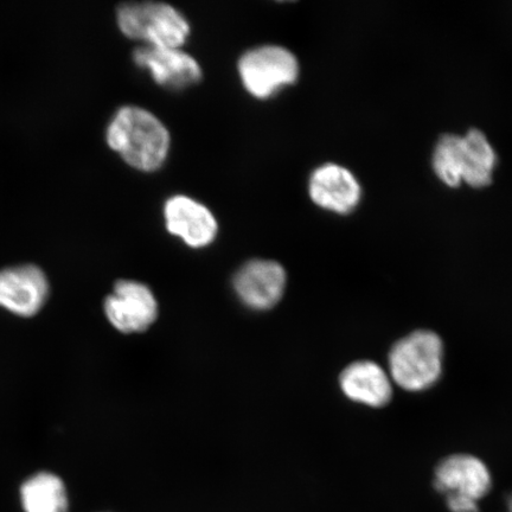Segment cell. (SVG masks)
I'll return each mask as SVG.
<instances>
[{"label": "cell", "mask_w": 512, "mask_h": 512, "mask_svg": "<svg viewBox=\"0 0 512 512\" xmlns=\"http://www.w3.org/2000/svg\"><path fill=\"white\" fill-rule=\"evenodd\" d=\"M106 143L133 169L153 172L164 165L171 149V136L162 120L146 108L120 107L108 121Z\"/></svg>", "instance_id": "cell-1"}, {"label": "cell", "mask_w": 512, "mask_h": 512, "mask_svg": "<svg viewBox=\"0 0 512 512\" xmlns=\"http://www.w3.org/2000/svg\"><path fill=\"white\" fill-rule=\"evenodd\" d=\"M444 343L435 332L418 330L400 339L389 352V376L407 392H424L440 379Z\"/></svg>", "instance_id": "cell-2"}, {"label": "cell", "mask_w": 512, "mask_h": 512, "mask_svg": "<svg viewBox=\"0 0 512 512\" xmlns=\"http://www.w3.org/2000/svg\"><path fill=\"white\" fill-rule=\"evenodd\" d=\"M117 24L123 34L147 47L182 48L191 28L187 17L169 3H124L117 9Z\"/></svg>", "instance_id": "cell-3"}, {"label": "cell", "mask_w": 512, "mask_h": 512, "mask_svg": "<svg viewBox=\"0 0 512 512\" xmlns=\"http://www.w3.org/2000/svg\"><path fill=\"white\" fill-rule=\"evenodd\" d=\"M53 297L49 274L36 262L23 261L0 267V312L18 320L42 315Z\"/></svg>", "instance_id": "cell-4"}, {"label": "cell", "mask_w": 512, "mask_h": 512, "mask_svg": "<svg viewBox=\"0 0 512 512\" xmlns=\"http://www.w3.org/2000/svg\"><path fill=\"white\" fill-rule=\"evenodd\" d=\"M238 72L246 91L256 99L266 100L297 82L300 64L291 50L264 44L240 56Z\"/></svg>", "instance_id": "cell-5"}, {"label": "cell", "mask_w": 512, "mask_h": 512, "mask_svg": "<svg viewBox=\"0 0 512 512\" xmlns=\"http://www.w3.org/2000/svg\"><path fill=\"white\" fill-rule=\"evenodd\" d=\"M108 322L123 334L143 332L155 323L158 304L149 287L134 280H120L104 302Z\"/></svg>", "instance_id": "cell-6"}, {"label": "cell", "mask_w": 512, "mask_h": 512, "mask_svg": "<svg viewBox=\"0 0 512 512\" xmlns=\"http://www.w3.org/2000/svg\"><path fill=\"white\" fill-rule=\"evenodd\" d=\"M163 216L168 232L191 248L207 247L219 234V222L213 211L187 195L168 198Z\"/></svg>", "instance_id": "cell-7"}, {"label": "cell", "mask_w": 512, "mask_h": 512, "mask_svg": "<svg viewBox=\"0 0 512 512\" xmlns=\"http://www.w3.org/2000/svg\"><path fill=\"white\" fill-rule=\"evenodd\" d=\"M133 61L159 86L177 91L196 85L203 76L201 64L182 48L142 46L133 51Z\"/></svg>", "instance_id": "cell-8"}, {"label": "cell", "mask_w": 512, "mask_h": 512, "mask_svg": "<svg viewBox=\"0 0 512 512\" xmlns=\"http://www.w3.org/2000/svg\"><path fill=\"white\" fill-rule=\"evenodd\" d=\"M287 275L277 261L254 259L239 268L233 279L236 294L243 304L264 311L283 298Z\"/></svg>", "instance_id": "cell-9"}, {"label": "cell", "mask_w": 512, "mask_h": 512, "mask_svg": "<svg viewBox=\"0 0 512 512\" xmlns=\"http://www.w3.org/2000/svg\"><path fill=\"white\" fill-rule=\"evenodd\" d=\"M362 187L352 172L336 163H325L312 171L309 195L317 207L337 215H349L360 206Z\"/></svg>", "instance_id": "cell-10"}, {"label": "cell", "mask_w": 512, "mask_h": 512, "mask_svg": "<svg viewBox=\"0 0 512 512\" xmlns=\"http://www.w3.org/2000/svg\"><path fill=\"white\" fill-rule=\"evenodd\" d=\"M434 485L446 497H462L478 503L489 494L492 478L482 460L470 454H456L437 466Z\"/></svg>", "instance_id": "cell-11"}, {"label": "cell", "mask_w": 512, "mask_h": 512, "mask_svg": "<svg viewBox=\"0 0 512 512\" xmlns=\"http://www.w3.org/2000/svg\"><path fill=\"white\" fill-rule=\"evenodd\" d=\"M342 392L351 401L380 408L392 400L393 384L389 374L371 361L351 363L339 377Z\"/></svg>", "instance_id": "cell-12"}, {"label": "cell", "mask_w": 512, "mask_h": 512, "mask_svg": "<svg viewBox=\"0 0 512 512\" xmlns=\"http://www.w3.org/2000/svg\"><path fill=\"white\" fill-rule=\"evenodd\" d=\"M24 512H69L66 482L56 472L38 470L19 485Z\"/></svg>", "instance_id": "cell-13"}, {"label": "cell", "mask_w": 512, "mask_h": 512, "mask_svg": "<svg viewBox=\"0 0 512 512\" xmlns=\"http://www.w3.org/2000/svg\"><path fill=\"white\" fill-rule=\"evenodd\" d=\"M463 183L483 189L494 181L497 155L485 133L472 128L463 136Z\"/></svg>", "instance_id": "cell-14"}, {"label": "cell", "mask_w": 512, "mask_h": 512, "mask_svg": "<svg viewBox=\"0 0 512 512\" xmlns=\"http://www.w3.org/2000/svg\"><path fill=\"white\" fill-rule=\"evenodd\" d=\"M432 166L435 176L448 188L463 183V137L444 134L433 151Z\"/></svg>", "instance_id": "cell-15"}, {"label": "cell", "mask_w": 512, "mask_h": 512, "mask_svg": "<svg viewBox=\"0 0 512 512\" xmlns=\"http://www.w3.org/2000/svg\"><path fill=\"white\" fill-rule=\"evenodd\" d=\"M447 508L451 512H478V503L462 497H446Z\"/></svg>", "instance_id": "cell-16"}]
</instances>
